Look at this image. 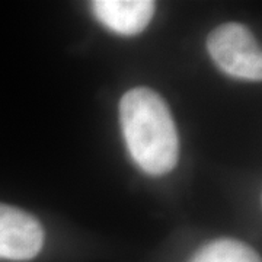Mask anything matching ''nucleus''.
Listing matches in <instances>:
<instances>
[{
	"instance_id": "obj_4",
	"label": "nucleus",
	"mask_w": 262,
	"mask_h": 262,
	"mask_svg": "<svg viewBox=\"0 0 262 262\" xmlns=\"http://www.w3.org/2000/svg\"><path fill=\"white\" fill-rule=\"evenodd\" d=\"M92 9L96 18L114 32L134 35L149 25L155 3L150 0H96Z\"/></svg>"
},
{
	"instance_id": "obj_3",
	"label": "nucleus",
	"mask_w": 262,
	"mask_h": 262,
	"mask_svg": "<svg viewBox=\"0 0 262 262\" xmlns=\"http://www.w3.org/2000/svg\"><path fill=\"white\" fill-rule=\"evenodd\" d=\"M44 245V230L32 215L0 204V259L28 261Z\"/></svg>"
},
{
	"instance_id": "obj_1",
	"label": "nucleus",
	"mask_w": 262,
	"mask_h": 262,
	"mask_svg": "<svg viewBox=\"0 0 262 262\" xmlns=\"http://www.w3.org/2000/svg\"><path fill=\"white\" fill-rule=\"evenodd\" d=\"M120 121L131 158L150 175H163L178 162V133L168 105L147 88L131 89L120 102Z\"/></svg>"
},
{
	"instance_id": "obj_5",
	"label": "nucleus",
	"mask_w": 262,
	"mask_h": 262,
	"mask_svg": "<svg viewBox=\"0 0 262 262\" xmlns=\"http://www.w3.org/2000/svg\"><path fill=\"white\" fill-rule=\"evenodd\" d=\"M191 262H261L251 246L233 239H220L198 251Z\"/></svg>"
},
{
	"instance_id": "obj_2",
	"label": "nucleus",
	"mask_w": 262,
	"mask_h": 262,
	"mask_svg": "<svg viewBox=\"0 0 262 262\" xmlns=\"http://www.w3.org/2000/svg\"><path fill=\"white\" fill-rule=\"evenodd\" d=\"M211 58L225 73L245 80L262 79L259 44L249 29L241 24H225L215 28L207 41Z\"/></svg>"
}]
</instances>
